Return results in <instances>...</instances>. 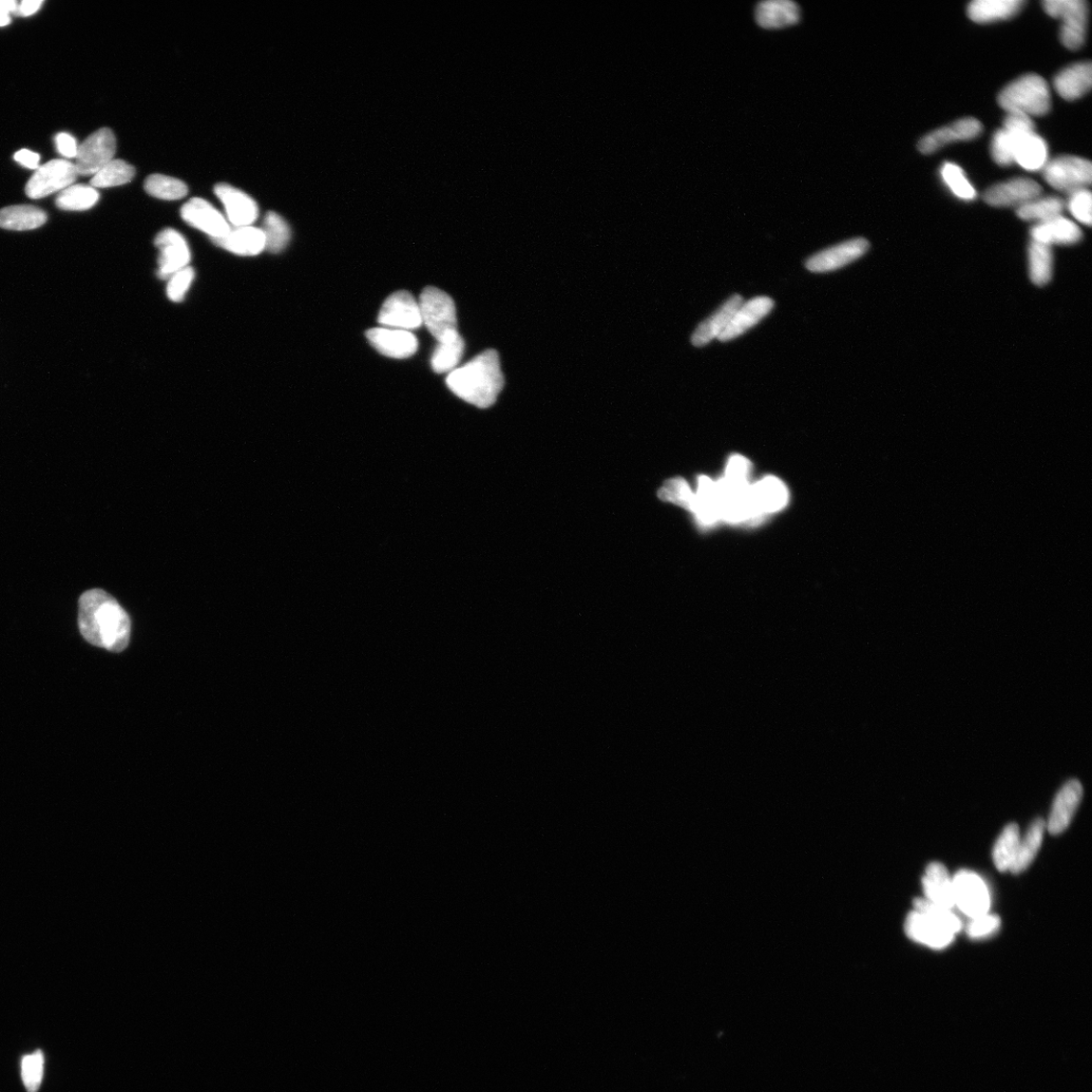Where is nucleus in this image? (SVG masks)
<instances>
[{
  "instance_id": "1",
  "label": "nucleus",
  "mask_w": 1092,
  "mask_h": 1092,
  "mask_svg": "<svg viewBox=\"0 0 1092 1092\" xmlns=\"http://www.w3.org/2000/svg\"><path fill=\"white\" fill-rule=\"evenodd\" d=\"M79 607V626L87 643L111 653H121L128 647L131 619L109 593L102 589L86 591L80 599Z\"/></svg>"
},
{
  "instance_id": "2",
  "label": "nucleus",
  "mask_w": 1092,
  "mask_h": 1092,
  "mask_svg": "<svg viewBox=\"0 0 1092 1092\" xmlns=\"http://www.w3.org/2000/svg\"><path fill=\"white\" fill-rule=\"evenodd\" d=\"M447 385L471 405L480 409L493 406L504 387L499 354L489 350L476 355L464 367L449 373Z\"/></svg>"
},
{
  "instance_id": "3",
  "label": "nucleus",
  "mask_w": 1092,
  "mask_h": 1092,
  "mask_svg": "<svg viewBox=\"0 0 1092 1092\" xmlns=\"http://www.w3.org/2000/svg\"><path fill=\"white\" fill-rule=\"evenodd\" d=\"M999 105L1007 113L1028 117L1045 116L1051 109L1047 82L1037 74H1026L1007 85L999 95Z\"/></svg>"
},
{
  "instance_id": "4",
  "label": "nucleus",
  "mask_w": 1092,
  "mask_h": 1092,
  "mask_svg": "<svg viewBox=\"0 0 1092 1092\" xmlns=\"http://www.w3.org/2000/svg\"><path fill=\"white\" fill-rule=\"evenodd\" d=\"M418 303L423 324L437 341L457 332L455 304L446 292L428 286L421 294Z\"/></svg>"
},
{
  "instance_id": "5",
  "label": "nucleus",
  "mask_w": 1092,
  "mask_h": 1092,
  "mask_svg": "<svg viewBox=\"0 0 1092 1092\" xmlns=\"http://www.w3.org/2000/svg\"><path fill=\"white\" fill-rule=\"evenodd\" d=\"M1045 12L1062 21L1060 39L1070 50L1080 49L1084 42L1088 24V6L1084 0H1046Z\"/></svg>"
},
{
  "instance_id": "6",
  "label": "nucleus",
  "mask_w": 1092,
  "mask_h": 1092,
  "mask_svg": "<svg viewBox=\"0 0 1092 1092\" xmlns=\"http://www.w3.org/2000/svg\"><path fill=\"white\" fill-rule=\"evenodd\" d=\"M1043 177L1053 188L1070 195L1090 185L1092 166L1081 158L1059 157L1047 162Z\"/></svg>"
},
{
  "instance_id": "7",
  "label": "nucleus",
  "mask_w": 1092,
  "mask_h": 1092,
  "mask_svg": "<svg viewBox=\"0 0 1092 1092\" xmlns=\"http://www.w3.org/2000/svg\"><path fill=\"white\" fill-rule=\"evenodd\" d=\"M955 907L971 919L988 913L990 894L983 879L969 870L957 872L952 879Z\"/></svg>"
},
{
  "instance_id": "8",
  "label": "nucleus",
  "mask_w": 1092,
  "mask_h": 1092,
  "mask_svg": "<svg viewBox=\"0 0 1092 1092\" xmlns=\"http://www.w3.org/2000/svg\"><path fill=\"white\" fill-rule=\"evenodd\" d=\"M79 174L74 163L63 160H52L37 168L26 186V194L32 200L46 198L57 191L64 190L73 185Z\"/></svg>"
},
{
  "instance_id": "9",
  "label": "nucleus",
  "mask_w": 1092,
  "mask_h": 1092,
  "mask_svg": "<svg viewBox=\"0 0 1092 1092\" xmlns=\"http://www.w3.org/2000/svg\"><path fill=\"white\" fill-rule=\"evenodd\" d=\"M116 137L110 129L103 128L91 135L79 146L78 157L75 158V168L79 176H94L113 160L116 153Z\"/></svg>"
},
{
  "instance_id": "10",
  "label": "nucleus",
  "mask_w": 1092,
  "mask_h": 1092,
  "mask_svg": "<svg viewBox=\"0 0 1092 1092\" xmlns=\"http://www.w3.org/2000/svg\"><path fill=\"white\" fill-rule=\"evenodd\" d=\"M870 248L865 238H854L832 246L811 256L806 262L807 270L814 274L831 273L853 263L864 256Z\"/></svg>"
},
{
  "instance_id": "11",
  "label": "nucleus",
  "mask_w": 1092,
  "mask_h": 1092,
  "mask_svg": "<svg viewBox=\"0 0 1092 1092\" xmlns=\"http://www.w3.org/2000/svg\"><path fill=\"white\" fill-rule=\"evenodd\" d=\"M377 321L386 328L409 332L424 325L419 303L407 291L391 295L382 304Z\"/></svg>"
},
{
  "instance_id": "12",
  "label": "nucleus",
  "mask_w": 1092,
  "mask_h": 1092,
  "mask_svg": "<svg viewBox=\"0 0 1092 1092\" xmlns=\"http://www.w3.org/2000/svg\"><path fill=\"white\" fill-rule=\"evenodd\" d=\"M1041 185L1030 179L1019 178L1009 180L989 187L984 195V202L995 207H1008L1022 206L1040 198Z\"/></svg>"
},
{
  "instance_id": "13",
  "label": "nucleus",
  "mask_w": 1092,
  "mask_h": 1092,
  "mask_svg": "<svg viewBox=\"0 0 1092 1092\" xmlns=\"http://www.w3.org/2000/svg\"><path fill=\"white\" fill-rule=\"evenodd\" d=\"M159 251L158 277L170 279L190 261V251L184 237L174 229H165L156 239Z\"/></svg>"
},
{
  "instance_id": "14",
  "label": "nucleus",
  "mask_w": 1092,
  "mask_h": 1092,
  "mask_svg": "<svg viewBox=\"0 0 1092 1092\" xmlns=\"http://www.w3.org/2000/svg\"><path fill=\"white\" fill-rule=\"evenodd\" d=\"M182 218L189 226L218 239L224 237L231 227L212 205L203 199H191L181 210Z\"/></svg>"
},
{
  "instance_id": "15",
  "label": "nucleus",
  "mask_w": 1092,
  "mask_h": 1092,
  "mask_svg": "<svg viewBox=\"0 0 1092 1092\" xmlns=\"http://www.w3.org/2000/svg\"><path fill=\"white\" fill-rule=\"evenodd\" d=\"M983 130V125L979 120L961 119L930 133L929 135L919 141L917 147L924 155H932V153L950 143L973 140L981 135Z\"/></svg>"
},
{
  "instance_id": "16",
  "label": "nucleus",
  "mask_w": 1092,
  "mask_h": 1092,
  "mask_svg": "<svg viewBox=\"0 0 1092 1092\" xmlns=\"http://www.w3.org/2000/svg\"><path fill=\"white\" fill-rule=\"evenodd\" d=\"M366 336L376 351L392 358H408L416 353L419 347L416 336L405 330L373 328L367 331Z\"/></svg>"
},
{
  "instance_id": "17",
  "label": "nucleus",
  "mask_w": 1092,
  "mask_h": 1092,
  "mask_svg": "<svg viewBox=\"0 0 1092 1092\" xmlns=\"http://www.w3.org/2000/svg\"><path fill=\"white\" fill-rule=\"evenodd\" d=\"M1083 789L1079 780L1072 779L1064 785L1054 800L1048 825H1046L1050 834L1060 835L1069 827L1080 807Z\"/></svg>"
},
{
  "instance_id": "18",
  "label": "nucleus",
  "mask_w": 1092,
  "mask_h": 1092,
  "mask_svg": "<svg viewBox=\"0 0 1092 1092\" xmlns=\"http://www.w3.org/2000/svg\"><path fill=\"white\" fill-rule=\"evenodd\" d=\"M215 194L223 203L228 219L234 227L252 226L258 218V206L242 190L227 184L215 186Z\"/></svg>"
},
{
  "instance_id": "19",
  "label": "nucleus",
  "mask_w": 1092,
  "mask_h": 1092,
  "mask_svg": "<svg viewBox=\"0 0 1092 1092\" xmlns=\"http://www.w3.org/2000/svg\"><path fill=\"white\" fill-rule=\"evenodd\" d=\"M774 305V301L769 297H757L743 303L718 340L728 342L741 336L767 317Z\"/></svg>"
},
{
  "instance_id": "20",
  "label": "nucleus",
  "mask_w": 1092,
  "mask_h": 1092,
  "mask_svg": "<svg viewBox=\"0 0 1092 1092\" xmlns=\"http://www.w3.org/2000/svg\"><path fill=\"white\" fill-rule=\"evenodd\" d=\"M1007 133L1012 140L1014 162L1029 171H1038L1045 167L1048 162V146L1036 132Z\"/></svg>"
},
{
  "instance_id": "21",
  "label": "nucleus",
  "mask_w": 1092,
  "mask_h": 1092,
  "mask_svg": "<svg viewBox=\"0 0 1092 1092\" xmlns=\"http://www.w3.org/2000/svg\"><path fill=\"white\" fill-rule=\"evenodd\" d=\"M742 303L743 298L736 294L728 299L711 317L701 322L692 337L694 347L702 348L714 339H718Z\"/></svg>"
},
{
  "instance_id": "22",
  "label": "nucleus",
  "mask_w": 1092,
  "mask_h": 1092,
  "mask_svg": "<svg viewBox=\"0 0 1092 1092\" xmlns=\"http://www.w3.org/2000/svg\"><path fill=\"white\" fill-rule=\"evenodd\" d=\"M755 15L761 28L776 30L798 24L801 11L791 0H765L758 4Z\"/></svg>"
},
{
  "instance_id": "23",
  "label": "nucleus",
  "mask_w": 1092,
  "mask_h": 1092,
  "mask_svg": "<svg viewBox=\"0 0 1092 1092\" xmlns=\"http://www.w3.org/2000/svg\"><path fill=\"white\" fill-rule=\"evenodd\" d=\"M213 242L240 256H256L265 251L263 231L253 226L233 227L224 237L213 239Z\"/></svg>"
},
{
  "instance_id": "24",
  "label": "nucleus",
  "mask_w": 1092,
  "mask_h": 1092,
  "mask_svg": "<svg viewBox=\"0 0 1092 1092\" xmlns=\"http://www.w3.org/2000/svg\"><path fill=\"white\" fill-rule=\"evenodd\" d=\"M1031 241L1052 245H1076L1082 240L1080 228L1062 216L1037 224L1031 230Z\"/></svg>"
},
{
  "instance_id": "25",
  "label": "nucleus",
  "mask_w": 1092,
  "mask_h": 1092,
  "mask_svg": "<svg viewBox=\"0 0 1092 1092\" xmlns=\"http://www.w3.org/2000/svg\"><path fill=\"white\" fill-rule=\"evenodd\" d=\"M906 933L910 940L935 950L950 946L955 936L916 910L910 912L907 918Z\"/></svg>"
},
{
  "instance_id": "26",
  "label": "nucleus",
  "mask_w": 1092,
  "mask_h": 1092,
  "mask_svg": "<svg viewBox=\"0 0 1092 1092\" xmlns=\"http://www.w3.org/2000/svg\"><path fill=\"white\" fill-rule=\"evenodd\" d=\"M1092 85V66L1090 62L1076 63L1060 71L1054 87L1066 101H1076L1086 94Z\"/></svg>"
},
{
  "instance_id": "27",
  "label": "nucleus",
  "mask_w": 1092,
  "mask_h": 1092,
  "mask_svg": "<svg viewBox=\"0 0 1092 1092\" xmlns=\"http://www.w3.org/2000/svg\"><path fill=\"white\" fill-rule=\"evenodd\" d=\"M923 878L925 895L930 903L948 910L955 908L953 883L946 867L934 861L926 870Z\"/></svg>"
},
{
  "instance_id": "28",
  "label": "nucleus",
  "mask_w": 1092,
  "mask_h": 1092,
  "mask_svg": "<svg viewBox=\"0 0 1092 1092\" xmlns=\"http://www.w3.org/2000/svg\"><path fill=\"white\" fill-rule=\"evenodd\" d=\"M1026 5L1025 0H975L967 9L970 20L979 24L1008 20Z\"/></svg>"
},
{
  "instance_id": "29",
  "label": "nucleus",
  "mask_w": 1092,
  "mask_h": 1092,
  "mask_svg": "<svg viewBox=\"0 0 1092 1092\" xmlns=\"http://www.w3.org/2000/svg\"><path fill=\"white\" fill-rule=\"evenodd\" d=\"M701 526H713L720 522L719 500L716 482L701 475L692 510Z\"/></svg>"
},
{
  "instance_id": "30",
  "label": "nucleus",
  "mask_w": 1092,
  "mask_h": 1092,
  "mask_svg": "<svg viewBox=\"0 0 1092 1092\" xmlns=\"http://www.w3.org/2000/svg\"><path fill=\"white\" fill-rule=\"evenodd\" d=\"M752 489L756 507L763 517L782 510L789 502L788 488L775 476L764 477Z\"/></svg>"
},
{
  "instance_id": "31",
  "label": "nucleus",
  "mask_w": 1092,
  "mask_h": 1092,
  "mask_svg": "<svg viewBox=\"0 0 1092 1092\" xmlns=\"http://www.w3.org/2000/svg\"><path fill=\"white\" fill-rule=\"evenodd\" d=\"M48 220L43 209L30 206L17 205L0 209V228L11 231H30L42 227Z\"/></svg>"
},
{
  "instance_id": "32",
  "label": "nucleus",
  "mask_w": 1092,
  "mask_h": 1092,
  "mask_svg": "<svg viewBox=\"0 0 1092 1092\" xmlns=\"http://www.w3.org/2000/svg\"><path fill=\"white\" fill-rule=\"evenodd\" d=\"M465 340L458 332L438 341L431 358L432 370L437 374L451 373L465 352Z\"/></svg>"
},
{
  "instance_id": "33",
  "label": "nucleus",
  "mask_w": 1092,
  "mask_h": 1092,
  "mask_svg": "<svg viewBox=\"0 0 1092 1092\" xmlns=\"http://www.w3.org/2000/svg\"><path fill=\"white\" fill-rule=\"evenodd\" d=\"M1045 829L1046 822L1042 818L1031 823L1024 839L1020 841L1017 857L1009 869L1011 873L1020 874L1030 867L1042 846Z\"/></svg>"
},
{
  "instance_id": "34",
  "label": "nucleus",
  "mask_w": 1092,
  "mask_h": 1092,
  "mask_svg": "<svg viewBox=\"0 0 1092 1092\" xmlns=\"http://www.w3.org/2000/svg\"><path fill=\"white\" fill-rule=\"evenodd\" d=\"M1054 255L1052 247L1031 241L1029 246V273L1033 284L1044 286L1053 278Z\"/></svg>"
},
{
  "instance_id": "35",
  "label": "nucleus",
  "mask_w": 1092,
  "mask_h": 1092,
  "mask_svg": "<svg viewBox=\"0 0 1092 1092\" xmlns=\"http://www.w3.org/2000/svg\"><path fill=\"white\" fill-rule=\"evenodd\" d=\"M1064 207L1065 203L1060 198H1038L1019 207L1017 215L1024 221L1040 224L1061 216Z\"/></svg>"
},
{
  "instance_id": "36",
  "label": "nucleus",
  "mask_w": 1092,
  "mask_h": 1092,
  "mask_svg": "<svg viewBox=\"0 0 1092 1092\" xmlns=\"http://www.w3.org/2000/svg\"><path fill=\"white\" fill-rule=\"evenodd\" d=\"M1020 830L1015 823H1010L996 841L993 849L994 865L1000 872L1009 870L1017 857L1020 846Z\"/></svg>"
},
{
  "instance_id": "37",
  "label": "nucleus",
  "mask_w": 1092,
  "mask_h": 1092,
  "mask_svg": "<svg viewBox=\"0 0 1092 1092\" xmlns=\"http://www.w3.org/2000/svg\"><path fill=\"white\" fill-rule=\"evenodd\" d=\"M100 193L97 188L85 184H73L57 197L56 206L63 210H85L97 205Z\"/></svg>"
},
{
  "instance_id": "38",
  "label": "nucleus",
  "mask_w": 1092,
  "mask_h": 1092,
  "mask_svg": "<svg viewBox=\"0 0 1092 1092\" xmlns=\"http://www.w3.org/2000/svg\"><path fill=\"white\" fill-rule=\"evenodd\" d=\"M261 230L265 236L266 251L279 254L289 245L292 236L291 228L279 214L267 213Z\"/></svg>"
},
{
  "instance_id": "39",
  "label": "nucleus",
  "mask_w": 1092,
  "mask_h": 1092,
  "mask_svg": "<svg viewBox=\"0 0 1092 1092\" xmlns=\"http://www.w3.org/2000/svg\"><path fill=\"white\" fill-rule=\"evenodd\" d=\"M136 170L124 160L113 159L104 166L90 181V186L104 188L119 186L130 182Z\"/></svg>"
},
{
  "instance_id": "40",
  "label": "nucleus",
  "mask_w": 1092,
  "mask_h": 1092,
  "mask_svg": "<svg viewBox=\"0 0 1092 1092\" xmlns=\"http://www.w3.org/2000/svg\"><path fill=\"white\" fill-rule=\"evenodd\" d=\"M913 906L916 911L922 913L934 924L954 935L959 933L963 928L961 919L958 917L952 910L934 905L930 903L929 900L922 898L914 899Z\"/></svg>"
},
{
  "instance_id": "41",
  "label": "nucleus",
  "mask_w": 1092,
  "mask_h": 1092,
  "mask_svg": "<svg viewBox=\"0 0 1092 1092\" xmlns=\"http://www.w3.org/2000/svg\"><path fill=\"white\" fill-rule=\"evenodd\" d=\"M145 190L150 196L165 201L181 200L188 191L183 182L162 175L150 176L145 182Z\"/></svg>"
},
{
  "instance_id": "42",
  "label": "nucleus",
  "mask_w": 1092,
  "mask_h": 1092,
  "mask_svg": "<svg viewBox=\"0 0 1092 1092\" xmlns=\"http://www.w3.org/2000/svg\"><path fill=\"white\" fill-rule=\"evenodd\" d=\"M941 176L957 198L973 201L977 197L974 186L967 180L965 172L960 166L946 162L941 168Z\"/></svg>"
},
{
  "instance_id": "43",
  "label": "nucleus",
  "mask_w": 1092,
  "mask_h": 1092,
  "mask_svg": "<svg viewBox=\"0 0 1092 1092\" xmlns=\"http://www.w3.org/2000/svg\"><path fill=\"white\" fill-rule=\"evenodd\" d=\"M659 497L663 501L676 504L690 511L694 502L695 493L692 492L684 478L676 477L666 482L659 491Z\"/></svg>"
},
{
  "instance_id": "44",
  "label": "nucleus",
  "mask_w": 1092,
  "mask_h": 1092,
  "mask_svg": "<svg viewBox=\"0 0 1092 1092\" xmlns=\"http://www.w3.org/2000/svg\"><path fill=\"white\" fill-rule=\"evenodd\" d=\"M44 1070L42 1051H36L23 1060V1079L29 1092L39 1090Z\"/></svg>"
},
{
  "instance_id": "45",
  "label": "nucleus",
  "mask_w": 1092,
  "mask_h": 1092,
  "mask_svg": "<svg viewBox=\"0 0 1092 1092\" xmlns=\"http://www.w3.org/2000/svg\"><path fill=\"white\" fill-rule=\"evenodd\" d=\"M1091 193L1087 188L1080 189L1070 194L1068 200L1069 212L1075 219L1088 227L1091 226Z\"/></svg>"
},
{
  "instance_id": "46",
  "label": "nucleus",
  "mask_w": 1092,
  "mask_h": 1092,
  "mask_svg": "<svg viewBox=\"0 0 1092 1092\" xmlns=\"http://www.w3.org/2000/svg\"><path fill=\"white\" fill-rule=\"evenodd\" d=\"M991 157L996 164L1009 166L1014 163L1012 140L1004 129L996 131L991 142Z\"/></svg>"
},
{
  "instance_id": "47",
  "label": "nucleus",
  "mask_w": 1092,
  "mask_h": 1092,
  "mask_svg": "<svg viewBox=\"0 0 1092 1092\" xmlns=\"http://www.w3.org/2000/svg\"><path fill=\"white\" fill-rule=\"evenodd\" d=\"M195 279V271L193 267L186 266L183 270L178 272L169 279L167 284V296L172 302L183 301L191 283Z\"/></svg>"
},
{
  "instance_id": "48",
  "label": "nucleus",
  "mask_w": 1092,
  "mask_h": 1092,
  "mask_svg": "<svg viewBox=\"0 0 1092 1092\" xmlns=\"http://www.w3.org/2000/svg\"><path fill=\"white\" fill-rule=\"evenodd\" d=\"M1000 927L1001 918L998 915L986 913L983 916L972 918L967 926L966 932L971 938H982L994 934Z\"/></svg>"
},
{
  "instance_id": "49",
  "label": "nucleus",
  "mask_w": 1092,
  "mask_h": 1092,
  "mask_svg": "<svg viewBox=\"0 0 1092 1092\" xmlns=\"http://www.w3.org/2000/svg\"><path fill=\"white\" fill-rule=\"evenodd\" d=\"M752 465L745 457L734 455L727 463L724 477L734 482H749Z\"/></svg>"
},
{
  "instance_id": "50",
  "label": "nucleus",
  "mask_w": 1092,
  "mask_h": 1092,
  "mask_svg": "<svg viewBox=\"0 0 1092 1092\" xmlns=\"http://www.w3.org/2000/svg\"><path fill=\"white\" fill-rule=\"evenodd\" d=\"M1003 129L1009 133H1020L1034 131V125L1032 120L1025 114L1007 113Z\"/></svg>"
},
{
  "instance_id": "51",
  "label": "nucleus",
  "mask_w": 1092,
  "mask_h": 1092,
  "mask_svg": "<svg viewBox=\"0 0 1092 1092\" xmlns=\"http://www.w3.org/2000/svg\"><path fill=\"white\" fill-rule=\"evenodd\" d=\"M56 145L61 156L66 158L78 157L79 145L74 137L67 133H61L56 136Z\"/></svg>"
},
{
  "instance_id": "52",
  "label": "nucleus",
  "mask_w": 1092,
  "mask_h": 1092,
  "mask_svg": "<svg viewBox=\"0 0 1092 1092\" xmlns=\"http://www.w3.org/2000/svg\"><path fill=\"white\" fill-rule=\"evenodd\" d=\"M40 156L37 153L23 149L17 151L14 155V160L29 169H37L40 164Z\"/></svg>"
},
{
  "instance_id": "53",
  "label": "nucleus",
  "mask_w": 1092,
  "mask_h": 1092,
  "mask_svg": "<svg viewBox=\"0 0 1092 1092\" xmlns=\"http://www.w3.org/2000/svg\"><path fill=\"white\" fill-rule=\"evenodd\" d=\"M42 5V0H24L20 8H17L16 13L23 16L32 15L39 11Z\"/></svg>"
},
{
  "instance_id": "54",
  "label": "nucleus",
  "mask_w": 1092,
  "mask_h": 1092,
  "mask_svg": "<svg viewBox=\"0 0 1092 1092\" xmlns=\"http://www.w3.org/2000/svg\"><path fill=\"white\" fill-rule=\"evenodd\" d=\"M17 3L14 0H0V11L7 13L16 12Z\"/></svg>"
},
{
  "instance_id": "55",
  "label": "nucleus",
  "mask_w": 1092,
  "mask_h": 1092,
  "mask_svg": "<svg viewBox=\"0 0 1092 1092\" xmlns=\"http://www.w3.org/2000/svg\"><path fill=\"white\" fill-rule=\"evenodd\" d=\"M11 23L10 13L0 11V27H6Z\"/></svg>"
}]
</instances>
